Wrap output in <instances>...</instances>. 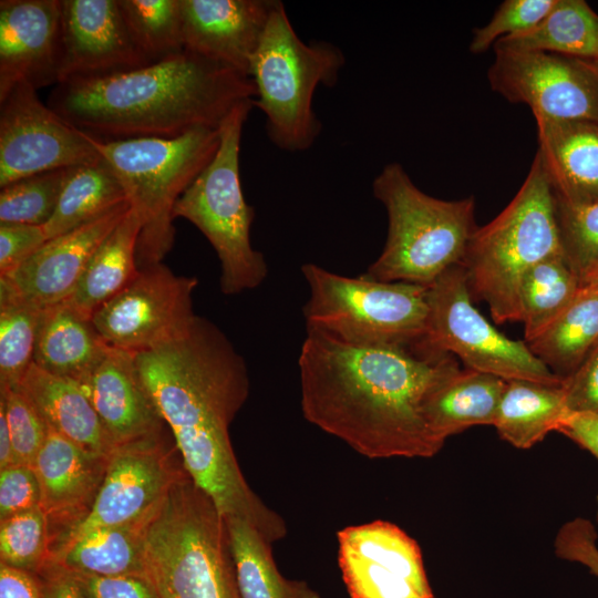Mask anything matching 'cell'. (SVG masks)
I'll list each match as a JSON object with an SVG mask.
<instances>
[{
	"label": "cell",
	"mask_w": 598,
	"mask_h": 598,
	"mask_svg": "<svg viewBox=\"0 0 598 598\" xmlns=\"http://www.w3.org/2000/svg\"><path fill=\"white\" fill-rule=\"evenodd\" d=\"M135 364L186 472L221 516L249 520L271 545L282 539L283 518L250 488L231 446L229 426L248 398L249 377L226 334L196 316L184 336L135 353Z\"/></svg>",
	"instance_id": "obj_1"
},
{
	"label": "cell",
	"mask_w": 598,
	"mask_h": 598,
	"mask_svg": "<svg viewBox=\"0 0 598 598\" xmlns=\"http://www.w3.org/2000/svg\"><path fill=\"white\" fill-rule=\"evenodd\" d=\"M443 355L307 331L298 359L302 414L368 458L432 457L444 443L429 429L422 401Z\"/></svg>",
	"instance_id": "obj_2"
},
{
	"label": "cell",
	"mask_w": 598,
	"mask_h": 598,
	"mask_svg": "<svg viewBox=\"0 0 598 598\" xmlns=\"http://www.w3.org/2000/svg\"><path fill=\"white\" fill-rule=\"evenodd\" d=\"M255 96L250 76L184 50L132 71L58 83L47 104L89 136L109 142L218 128Z\"/></svg>",
	"instance_id": "obj_3"
},
{
	"label": "cell",
	"mask_w": 598,
	"mask_h": 598,
	"mask_svg": "<svg viewBox=\"0 0 598 598\" xmlns=\"http://www.w3.org/2000/svg\"><path fill=\"white\" fill-rule=\"evenodd\" d=\"M556 256L564 250L555 196L536 153L514 198L474 231L461 265L472 299L486 302L493 320L505 323L520 319L518 293L525 274Z\"/></svg>",
	"instance_id": "obj_4"
},
{
	"label": "cell",
	"mask_w": 598,
	"mask_h": 598,
	"mask_svg": "<svg viewBox=\"0 0 598 598\" xmlns=\"http://www.w3.org/2000/svg\"><path fill=\"white\" fill-rule=\"evenodd\" d=\"M388 215L382 252L363 277L430 287L461 265L477 229L473 197L445 200L422 192L399 163L386 164L372 184Z\"/></svg>",
	"instance_id": "obj_5"
},
{
	"label": "cell",
	"mask_w": 598,
	"mask_h": 598,
	"mask_svg": "<svg viewBox=\"0 0 598 598\" xmlns=\"http://www.w3.org/2000/svg\"><path fill=\"white\" fill-rule=\"evenodd\" d=\"M145 564L159 598H240L225 518L188 474L148 526Z\"/></svg>",
	"instance_id": "obj_6"
},
{
	"label": "cell",
	"mask_w": 598,
	"mask_h": 598,
	"mask_svg": "<svg viewBox=\"0 0 598 598\" xmlns=\"http://www.w3.org/2000/svg\"><path fill=\"white\" fill-rule=\"evenodd\" d=\"M218 128L199 127L173 138H93L141 219L136 247L140 269L163 262L172 249L174 206L216 154Z\"/></svg>",
	"instance_id": "obj_7"
},
{
	"label": "cell",
	"mask_w": 598,
	"mask_h": 598,
	"mask_svg": "<svg viewBox=\"0 0 598 598\" xmlns=\"http://www.w3.org/2000/svg\"><path fill=\"white\" fill-rule=\"evenodd\" d=\"M343 64L336 45L303 42L277 1L249 72L256 89L252 104L265 114L275 146L301 152L313 145L321 131L312 107L315 92L319 85L333 86Z\"/></svg>",
	"instance_id": "obj_8"
},
{
	"label": "cell",
	"mask_w": 598,
	"mask_h": 598,
	"mask_svg": "<svg viewBox=\"0 0 598 598\" xmlns=\"http://www.w3.org/2000/svg\"><path fill=\"white\" fill-rule=\"evenodd\" d=\"M252 107V101H245L223 121L216 154L173 209L174 219L190 221L215 249L225 295L255 289L268 274L264 255L250 243L255 209L245 200L239 177L241 135Z\"/></svg>",
	"instance_id": "obj_9"
},
{
	"label": "cell",
	"mask_w": 598,
	"mask_h": 598,
	"mask_svg": "<svg viewBox=\"0 0 598 598\" xmlns=\"http://www.w3.org/2000/svg\"><path fill=\"white\" fill-rule=\"evenodd\" d=\"M301 272L310 298L303 307L307 331H319L355 347L412 348L424 336L427 287L350 278L306 262Z\"/></svg>",
	"instance_id": "obj_10"
},
{
	"label": "cell",
	"mask_w": 598,
	"mask_h": 598,
	"mask_svg": "<svg viewBox=\"0 0 598 598\" xmlns=\"http://www.w3.org/2000/svg\"><path fill=\"white\" fill-rule=\"evenodd\" d=\"M426 299L425 333L411 348L417 355L435 359L448 353L467 369L505 381L564 383L532 353L525 341L507 338L474 307L462 265L451 267L427 287Z\"/></svg>",
	"instance_id": "obj_11"
},
{
	"label": "cell",
	"mask_w": 598,
	"mask_h": 598,
	"mask_svg": "<svg viewBox=\"0 0 598 598\" xmlns=\"http://www.w3.org/2000/svg\"><path fill=\"white\" fill-rule=\"evenodd\" d=\"M177 454L176 444L167 443L165 432L117 445L109 455L90 511L51 546L50 553L91 530L133 523L155 513L173 486L188 474Z\"/></svg>",
	"instance_id": "obj_12"
},
{
	"label": "cell",
	"mask_w": 598,
	"mask_h": 598,
	"mask_svg": "<svg viewBox=\"0 0 598 598\" xmlns=\"http://www.w3.org/2000/svg\"><path fill=\"white\" fill-rule=\"evenodd\" d=\"M487 79L511 103L535 118L598 123V60L539 51L494 49Z\"/></svg>",
	"instance_id": "obj_13"
},
{
	"label": "cell",
	"mask_w": 598,
	"mask_h": 598,
	"mask_svg": "<svg viewBox=\"0 0 598 598\" xmlns=\"http://www.w3.org/2000/svg\"><path fill=\"white\" fill-rule=\"evenodd\" d=\"M196 277L175 275L163 262L140 269L135 279L99 308L91 321L112 348L140 353L184 336L196 315Z\"/></svg>",
	"instance_id": "obj_14"
},
{
	"label": "cell",
	"mask_w": 598,
	"mask_h": 598,
	"mask_svg": "<svg viewBox=\"0 0 598 598\" xmlns=\"http://www.w3.org/2000/svg\"><path fill=\"white\" fill-rule=\"evenodd\" d=\"M101 157L93 137L43 103L30 84H17L0 100V188Z\"/></svg>",
	"instance_id": "obj_15"
},
{
	"label": "cell",
	"mask_w": 598,
	"mask_h": 598,
	"mask_svg": "<svg viewBox=\"0 0 598 598\" xmlns=\"http://www.w3.org/2000/svg\"><path fill=\"white\" fill-rule=\"evenodd\" d=\"M337 539L350 598H434L419 544L395 524L348 526Z\"/></svg>",
	"instance_id": "obj_16"
},
{
	"label": "cell",
	"mask_w": 598,
	"mask_h": 598,
	"mask_svg": "<svg viewBox=\"0 0 598 598\" xmlns=\"http://www.w3.org/2000/svg\"><path fill=\"white\" fill-rule=\"evenodd\" d=\"M117 0H61L59 82L104 78L152 64Z\"/></svg>",
	"instance_id": "obj_17"
},
{
	"label": "cell",
	"mask_w": 598,
	"mask_h": 598,
	"mask_svg": "<svg viewBox=\"0 0 598 598\" xmlns=\"http://www.w3.org/2000/svg\"><path fill=\"white\" fill-rule=\"evenodd\" d=\"M61 0L0 1V100L17 84L59 82Z\"/></svg>",
	"instance_id": "obj_18"
},
{
	"label": "cell",
	"mask_w": 598,
	"mask_h": 598,
	"mask_svg": "<svg viewBox=\"0 0 598 598\" xmlns=\"http://www.w3.org/2000/svg\"><path fill=\"white\" fill-rule=\"evenodd\" d=\"M277 0H179L184 49L247 76Z\"/></svg>",
	"instance_id": "obj_19"
},
{
	"label": "cell",
	"mask_w": 598,
	"mask_h": 598,
	"mask_svg": "<svg viewBox=\"0 0 598 598\" xmlns=\"http://www.w3.org/2000/svg\"><path fill=\"white\" fill-rule=\"evenodd\" d=\"M107 460L109 456L87 452L49 427L32 468L40 485V507L49 524L50 548L90 511Z\"/></svg>",
	"instance_id": "obj_20"
},
{
	"label": "cell",
	"mask_w": 598,
	"mask_h": 598,
	"mask_svg": "<svg viewBox=\"0 0 598 598\" xmlns=\"http://www.w3.org/2000/svg\"><path fill=\"white\" fill-rule=\"evenodd\" d=\"M131 205L48 241L14 271L6 275L27 301L48 308L64 301L79 283L91 257Z\"/></svg>",
	"instance_id": "obj_21"
},
{
	"label": "cell",
	"mask_w": 598,
	"mask_h": 598,
	"mask_svg": "<svg viewBox=\"0 0 598 598\" xmlns=\"http://www.w3.org/2000/svg\"><path fill=\"white\" fill-rule=\"evenodd\" d=\"M79 384L115 446L165 431L166 424L137 372L135 353L111 347Z\"/></svg>",
	"instance_id": "obj_22"
},
{
	"label": "cell",
	"mask_w": 598,
	"mask_h": 598,
	"mask_svg": "<svg viewBox=\"0 0 598 598\" xmlns=\"http://www.w3.org/2000/svg\"><path fill=\"white\" fill-rule=\"evenodd\" d=\"M505 384L493 374L460 369L452 354H444L422 401L429 429L445 443L471 426L494 425Z\"/></svg>",
	"instance_id": "obj_23"
},
{
	"label": "cell",
	"mask_w": 598,
	"mask_h": 598,
	"mask_svg": "<svg viewBox=\"0 0 598 598\" xmlns=\"http://www.w3.org/2000/svg\"><path fill=\"white\" fill-rule=\"evenodd\" d=\"M535 120L537 154L555 199L570 206L598 202V123Z\"/></svg>",
	"instance_id": "obj_24"
},
{
	"label": "cell",
	"mask_w": 598,
	"mask_h": 598,
	"mask_svg": "<svg viewBox=\"0 0 598 598\" xmlns=\"http://www.w3.org/2000/svg\"><path fill=\"white\" fill-rule=\"evenodd\" d=\"M20 390L34 404L50 429L85 451L109 456L116 447L78 382L32 364Z\"/></svg>",
	"instance_id": "obj_25"
},
{
	"label": "cell",
	"mask_w": 598,
	"mask_h": 598,
	"mask_svg": "<svg viewBox=\"0 0 598 598\" xmlns=\"http://www.w3.org/2000/svg\"><path fill=\"white\" fill-rule=\"evenodd\" d=\"M110 349L90 318L60 302L43 311L33 364L80 383L102 362Z\"/></svg>",
	"instance_id": "obj_26"
},
{
	"label": "cell",
	"mask_w": 598,
	"mask_h": 598,
	"mask_svg": "<svg viewBox=\"0 0 598 598\" xmlns=\"http://www.w3.org/2000/svg\"><path fill=\"white\" fill-rule=\"evenodd\" d=\"M157 511L136 522L97 528L61 544L49 554L47 564L96 576L148 575L145 538Z\"/></svg>",
	"instance_id": "obj_27"
},
{
	"label": "cell",
	"mask_w": 598,
	"mask_h": 598,
	"mask_svg": "<svg viewBox=\"0 0 598 598\" xmlns=\"http://www.w3.org/2000/svg\"><path fill=\"white\" fill-rule=\"evenodd\" d=\"M141 219L130 207L91 257L73 292L62 302L82 316L92 315L125 289L138 275L136 259Z\"/></svg>",
	"instance_id": "obj_28"
},
{
	"label": "cell",
	"mask_w": 598,
	"mask_h": 598,
	"mask_svg": "<svg viewBox=\"0 0 598 598\" xmlns=\"http://www.w3.org/2000/svg\"><path fill=\"white\" fill-rule=\"evenodd\" d=\"M563 384L506 381L493 425L498 435L524 450L543 441L549 432L557 431L569 411Z\"/></svg>",
	"instance_id": "obj_29"
},
{
	"label": "cell",
	"mask_w": 598,
	"mask_h": 598,
	"mask_svg": "<svg viewBox=\"0 0 598 598\" xmlns=\"http://www.w3.org/2000/svg\"><path fill=\"white\" fill-rule=\"evenodd\" d=\"M526 344L561 379L573 374L598 344V286H581L566 309Z\"/></svg>",
	"instance_id": "obj_30"
},
{
	"label": "cell",
	"mask_w": 598,
	"mask_h": 598,
	"mask_svg": "<svg viewBox=\"0 0 598 598\" xmlns=\"http://www.w3.org/2000/svg\"><path fill=\"white\" fill-rule=\"evenodd\" d=\"M224 518L240 598H320L305 581L279 573L271 544L249 520Z\"/></svg>",
	"instance_id": "obj_31"
},
{
	"label": "cell",
	"mask_w": 598,
	"mask_h": 598,
	"mask_svg": "<svg viewBox=\"0 0 598 598\" xmlns=\"http://www.w3.org/2000/svg\"><path fill=\"white\" fill-rule=\"evenodd\" d=\"M126 204H130L126 193L103 157L74 166L54 214L43 226L47 237L51 239L65 234Z\"/></svg>",
	"instance_id": "obj_32"
},
{
	"label": "cell",
	"mask_w": 598,
	"mask_h": 598,
	"mask_svg": "<svg viewBox=\"0 0 598 598\" xmlns=\"http://www.w3.org/2000/svg\"><path fill=\"white\" fill-rule=\"evenodd\" d=\"M493 49L598 60V14L584 0H556L537 25L499 40Z\"/></svg>",
	"instance_id": "obj_33"
},
{
	"label": "cell",
	"mask_w": 598,
	"mask_h": 598,
	"mask_svg": "<svg viewBox=\"0 0 598 598\" xmlns=\"http://www.w3.org/2000/svg\"><path fill=\"white\" fill-rule=\"evenodd\" d=\"M581 285L564 256L547 258L524 276L519 293V322L525 342L538 337L573 301Z\"/></svg>",
	"instance_id": "obj_34"
},
{
	"label": "cell",
	"mask_w": 598,
	"mask_h": 598,
	"mask_svg": "<svg viewBox=\"0 0 598 598\" xmlns=\"http://www.w3.org/2000/svg\"><path fill=\"white\" fill-rule=\"evenodd\" d=\"M43 311L0 276V390L19 389L33 364Z\"/></svg>",
	"instance_id": "obj_35"
},
{
	"label": "cell",
	"mask_w": 598,
	"mask_h": 598,
	"mask_svg": "<svg viewBox=\"0 0 598 598\" xmlns=\"http://www.w3.org/2000/svg\"><path fill=\"white\" fill-rule=\"evenodd\" d=\"M117 3L134 41L153 63L185 50L179 0H117Z\"/></svg>",
	"instance_id": "obj_36"
},
{
	"label": "cell",
	"mask_w": 598,
	"mask_h": 598,
	"mask_svg": "<svg viewBox=\"0 0 598 598\" xmlns=\"http://www.w3.org/2000/svg\"><path fill=\"white\" fill-rule=\"evenodd\" d=\"M71 168L38 173L1 187L0 224L44 226L54 214Z\"/></svg>",
	"instance_id": "obj_37"
},
{
	"label": "cell",
	"mask_w": 598,
	"mask_h": 598,
	"mask_svg": "<svg viewBox=\"0 0 598 598\" xmlns=\"http://www.w3.org/2000/svg\"><path fill=\"white\" fill-rule=\"evenodd\" d=\"M49 550V524L41 507L0 520L1 563L38 574L47 564Z\"/></svg>",
	"instance_id": "obj_38"
},
{
	"label": "cell",
	"mask_w": 598,
	"mask_h": 598,
	"mask_svg": "<svg viewBox=\"0 0 598 598\" xmlns=\"http://www.w3.org/2000/svg\"><path fill=\"white\" fill-rule=\"evenodd\" d=\"M565 259L580 277L598 266V202L570 206L555 199Z\"/></svg>",
	"instance_id": "obj_39"
},
{
	"label": "cell",
	"mask_w": 598,
	"mask_h": 598,
	"mask_svg": "<svg viewBox=\"0 0 598 598\" xmlns=\"http://www.w3.org/2000/svg\"><path fill=\"white\" fill-rule=\"evenodd\" d=\"M17 464L32 466L49 433V425L19 389L0 390Z\"/></svg>",
	"instance_id": "obj_40"
},
{
	"label": "cell",
	"mask_w": 598,
	"mask_h": 598,
	"mask_svg": "<svg viewBox=\"0 0 598 598\" xmlns=\"http://www.w3.org/2000/svg\"><path fill=\"white\" fill-rule=\"evenodd\" d=\"M556 0H506L487 24L473 31L468 50L478 54L502 39L533 29L551 10Z\"/></svg>",
	"instance_id": "obj_41"
},
{
	"label": "cell",
	"mask_w": 598,
	"mask_h": 598,
	"mask_svg": "<svg viewBox=\"0 0 598 598\" xmlns=\"http://www.w3.org/2000/svg\"><path fill=\"white\" fill-rule=\"evenodd\" d=\"M41 491L29 465L16 464L0 470V520L40 507Z\"/></svg>",
	"instance_id": "obj_42"
},
{
	"label": "cell",
	"mask_w": 598,
	"mask_h": 598,
	"mask_svg": "<svg viewBox=\"0 0 598 598\" xmlns=\"http://www.w3.org/2000/svg\"><path fill=\"white\" fill-rule=\"evenodd\" d=\"M68 573L85 598H159L148 575L96 576Z\"/></svg>",
	"instance_id": "obj_43"
},
{
	"label": "cell",
	"mask_w": 598,
	"mask_h": 598,
	"mask_svg": "<svg viewBox=\"0 0 598 598\" xmlns=\"http://www.w3.org/2000/svg\"><path fill=\"white\" fill-rule=\"evenodd\" d=\"M598 535L594 524L581 517L566 522L554 542L558 558L578 563L598 577Z\"/></svg>",
	"instance_id": "obj_44"
},
{
	"label": "cell",
	"mask_w": 598,
	"mask_h": 598,
	"mask_svg": "<svg viewBox=\"0 0 598 598\" xmlns=\"http://www.w3.org/2000/svg\"><path fill=\"white\" fill-rule=\"evenodd\" d=\"M47 241L43 226L0 224V276L14 271Z\"/></svg>",
	"instance_id": "obj_45"
},
{
	"label": "cell",
	"mask_w": 598,
	"mask_h": 598,
	"mask_svg": "<svg viewBox=\"0 0 598 598\" xmlns=\"http://www.w3.org/2000/svg\"><path fill=\"white\" fill-rule=\"evenodd\" d=\"M563 388L569 411L598 413V344L580 367L564 379Z\"/></svg>",
	"instance_id": "obj_46"
},
{
	"label": "cell",
	"mask_w": 598,
	"mask_h": 598,
	"mask_svg": "<svg viewBox=\"0 0 598 598\" xmlns=\"http://www.w3.org/2000/svg\"><path fill=\"white\" fill-rule=\"evenodd\" d=\"M557 431L598 460V413L568 411Z\"/></svg>",
	"instance_id": "obj_47"
},
{
	"label": "cell",
	"mask_w": 598,
	"mask_h": 598,
	"mask_svg": "<svg viewBox=\"0 0 598 598\" xmlns=\"http://www.w3.org/2000/svg\"><path fill=\"white\" fill-rule=\"evenodd\" d=\"M0 598H41L37 574L0 563Z\"/></svg>",
	"instance_id": "obj_48"
},
{
	"label": "cell",
	"mask_w": 598,
	"mask_h": 598,
	"mask_svg": "<svg viewBox=\"0 0 598 598\" xmlns=\"http://www.w3.org/2000/svg\"><path fill=\"white\" fill-rule=\"evenodd\" d=\"M37 576L41 598H85L72 576L55 565H44Z\"/></svg>",
	"instance_id": "obj_49"
},
{
	"label": "cell",
	"mask_w": 598,
	"mask_h": 598,
	"mask_svg": "<svg viewBox=\"0 0 598 598\" xmlns=\"http://www.w3.org/2000/svg\"><path fill=\"white\" fill-rule=\"evenodd\" d=\"M17 464L12 441L3 410L0 408V470Z\"/></svg>",
	"instance_id": "obj_50"
},
{
	"label": "cell",
	"mask_w": 598,
	"mask_h": 598,
	"mask_svg": "<svg viewBox=\"0 0 598 598\" xmlns=\"http://www.w3.org/2000/svg\"><path fill=\"white\" fill-rule=\"evenodd\" d=\"M579 279L581 286H598V266L584 272Z\"/></svg>",
	"instance_id": "obj_51"
},
{
	"label": "cell",
	"mask_w": 598,
	"mask_h": 598,
	"mask_svg": "<svg viewBox=\"0 0 598 598\" xmlns=\"http://www.w3.org/2000/svg\"><path fill=\"white\" fill-rule=\"evenodd\" d=\"M597 504H598V497H597ZM597 518H598V505H597Z\"/></svg>",
	"instance_id": "obj_52"
}]
</instances>
